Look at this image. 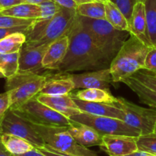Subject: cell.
<instances>
[{
    "mask_svg": "<svg viewBox=\"0 0 156 156\" xmlns=\"http://www.w3.org/2000/svg\"><path fill=\"white\" fill-rule=\"evenodd\" d=\"M151 73H152L153 74H154V75H155V76H156V73H153V72H151Z\"/></svg>",
    "mask_w": 156,
    "mask_h": 156,
    "instance_id": "cell-50",
    "label": "cell"
},
{
    "mask_svg": "<svg viewBox=\"0 0 156 156\" xmlns=\"http://www.w3.org/2000/svg\"><path fill=\"white\" fill-rule=\"evenodd\" d=\"M144 69L156 73V46H152L149 48L145 57Z\"/></svg>",
    "mask_w": 156,
    "mask_h": 156,
    "instance_id": "cell-34",
    "label": "cell"
},
{
    "mask_svg": "<svg viewBox=\"0 0 156 156\" xmlns=\"http://www.w3.org/2000/svg\"><path fill=\"white\" fill-rule=\"evenodd\" d=\"M36 19H22L0 13V28H10L20 26L31 25Z\"/></svg>",
    "mask_w": 156,
    "mask_h": 156,
    "instance_id": "cell-31",
    "label": "cell"
},
{
    "mask_svg": "<svg viewBox=\"0 0 156 156\" xmlns=\"http://www.w3.org/2000/svg\"><path fill=\"white\" fill-rule=\"evenodd\" d=\"M106 20L116 29L129 31V24L125 15L116 5L109 0L104 3Z\"/></svg>",
    "mask_w": 156,
    "mask_h": 156,
    "instance_id": "cell-24",
    "label": "cell"
},
{
    "mask_svg": "<svg viewBox=\"0 0 156 156\" xmlns=\"http://www.w3.org/2000/svg\"><path fill=\"white\" fill-rule=\"evenodd\" d=\"M0 13L22 19H38L41 18L39 5L30 3H21L9 9H3Z\"/></svg>",
    "mask_w": 156,
    "mask_h": 156,
    "instance_id": "cell-22",
    "label": "cell"
},
{
    "mask_svg": "<svg viewBox=\"0 0 156 156\" xmlns=\"http://www.w3.org/2000/svg\"><path fill=\"white\" fill-rule=\"evenodd\" d=\"M0 141L4 147L13 155H22L35 148L27 140L10 134H0Z\"/></svg>",
    "mask_w": 156,
    "mask_h": 156,
    "instance_id": "cell-20",
    "label": "cell"
},
{
    "mask_svg": "<svg viewBox=\"0 0 156 156\" xmlns=\"http://www.w3.org/2000/svg\"><path fill=\"white\" fill-rule=\"evenodd\" d=\"M38 5L41 11V19H50L61 9V6L53 0H48Z\"/></svg>",
    "mask_w": 156,
    "mask_h": 156,
    "instance_id": "cell-32",
    "label": "cell"
},
{
    "mask_svg": "<svg viewBox=\"0 0 156 156\" xmlns=\"http://www.w3.org/2000/svg\"><path fill=\"white\" fill-rule=\"evenodd\" d=\"M26 41V35L15 33L0 40V53H12L18 52Z\"/></svg>",
    "mask_w": 156,
    "mask_h": 156,
    "instance_id": "cell-27",
    "label": "cell"
},
{
    "mask_svg": "<svg viewBox=\"0 0 156 156\" xmlns=\"http://www.w3.org/2000/svg\"><path fill=\"white\" fill-rule=\"evenodd\" d=\"M28 121L42 138L44 145L61 153L70 156H98L96 152L76 143L67 127L47 126Z\"/></svg>",
    "mask_w": 156,
    "mask_h": 156,
    "instance_id": "cell-6",
    "label": "cell"
},
{
    "mask_svg": "<svg viewBox=\"0 0 156 156\" xmlns=\"http://www.w3.org/2000/svg\"><path fill=\"white\" fill-rule=\"evenodd\" d=\"M18 59L19 51L12 53H0V70L6 79L18 73Z\"/></svg>",
    "mask_w": 156,
    "mask_h": 156,
    "instance_id": "cell-28",
    "label": "cell"
},
{
    "mask_svg": "<svg viewBox=\"0 0 156 156\" xmlns=\"http://www.w3.org/2000/svg\"><path fill=\"white\" fill-rule=\"evenodd\" d=\"M36 149L47 156H70V155H65V154L61 153V152L54 150V149H52V148L49 147V146H47V145H44V146H42V147L36 148Z\"/></svg>",
    "mask_w": 156,
    "mask_h": 156,
    "instance_id": "cell-37",
    "label": "cell"
},
{
    "mask_svg": "<svg viewBox=\"0 0 156 156\" xmlns=\"http://www.w3.org/2000/svg\"><path fill=\"white\" fill-rule=\"evenodd\" d=\"M100 148L109 156L127 155L138 151L136 137L127 136H102Z\"/></svg>",
    "mask_w": 156,
    "mask_h": 156,
    "instance_id": "cell-13",
    "label": "cell"
},
{
    "mask_svg": "<svg viewBox=\"0 0 156 156\" xmlns=\"http://www.w3.org/2000/svg\"><path fill=\"white\" fill-rule=\"evenodd\" d=\"M153 133L156 134V122H155V125H154V131H153Z\"/></svg>",
    "mask_w": 156,
    "mask_h": 156,
    "instance_id": "cell-46",
    "label": "cell"
},
{
    "mask_svg": "<svg viewBox=\"0 0 156 156\" xmlns=\"http://www.w3.org/2000/svg\"><path fill=\"white\" fill-rule=\"evenodd\" d=\"M0 156H12V154L4 147L1 141H0Z\"/></svg>",
    "mask_w": 156,
    "mask_h": 156,
    "instance_id": "cell-41",
    "label": "cell"
},
{
    "mask_svg": "<svg viewBox=\"0 0 156 156\" xmlns=\"http://www.w3.org/2000/svg\"><path fill=\"white\" fill-rule=\"evenodd\" d=\"M144 5L148 38L152 46H156V0H145Z\"/></svg>",
    "mask_w": 156,
    "mask_h": 156,
    "instance_id": "cell-26",
    "label": "cell"
},
{
    "mask_svg": "<svg viewBox=\"0 0 156 156\" xmlns=\"http://www.w3.org/2000/svg\"><path fill=\"white\" fill-rule=\"evenodd\" d=\"M78 17L91 37L95 45L110 64L128 38L130 32L117 30L106 19H93L80 15Z\"/></svg>",
    "mask_w": 156,
    "mask_h": 156,
    "instance_id": "cell-4",
    "label": "cell"
},
{
    "mask_svg": "<svg viewBox=\"0 0 156 156\" xmlns=\"http://www.w3.org/2000/svg\"><path fill=\"white\" fill-rule=\"evenodd\" d=\"M47 1H48V0H25L26 3H30V4L34 5H40Z\"/></svg>",
    "mask_w": 156,
    "mask_h": 156,
    "instance_id": "cell-42",
    "label": "cell"
},
{
    "mask_svg": "<svg viewBox=\"0 0 156 156\" xmlns=\"http://www.w3.org/2000/svg\"><path fill=\"white\" fill-rule=\"evenodd\" d=\"M9 94L7 91L0 94V129H1V124L3 118L5 117L6 111L9 109Z\"/></svg>",
    "mask_w": 156,
    "mask_h": 156,
    "instance_id": "cell-36",
    "label": "cell"
},
{
    "mask_svg": "<svg viewBox=\"0 0 156 156\" xmlns=\"http://www.w3.org/2000/svg\"><path fill=\"white\" fill-rule=\"evenodd\" d=\"M111 2L116 5L118 9L125 15L126 19L129 22L133 9L137 3V0H110Z\"/></svg>",
    "mask_w": 156,
    "mask_h": 156,
    "instance_id": "cell-33",
    "label": "cell"
},
{
    "mask_svg": "<svg viewBox=\"0 0 156 156\" xmlns=\"http://www.w3.org/2000/svg\"><path fill=\"white\" fill-rule=\"evenodd\" d=\"M121 82L126 85L133 92L136 93L142 103L156 109V93L154 91L144 86L132 77L124 79Z\"/></svg>",
    "mask_w": 156,
    "mask_h": 156,
    "instance_id": "cell-23",
    "label": "cell"
},
{
    "mask_svg": "<svg viewBox=\"0 0 156 156\" xmlns=\"http://www.w3.org/2000/svg\"><path fill=\"white\" fill-rule=\"evenodd\" d=\"M147 156H156V155H152V154H148L147 155Z\"/></svg>",
    "mask_w": 156,
    "mask_h": 156,
    "instance_id": "cell-47",
    "label": "cell"
},
{
    "mask_svg": "<svg viewBox=\"0 0 156 156\" xmlns=\"http://www.w3.org/2000/svg\"><path fill=\"white\" fill-rule=\"evenodd\" d=\"M36 98L44 105L50 107L57 112L70 118L73 115L80 114L81 111L78 109L74 103L71 94L61 96H48L38 94Z\"/></svg>",
    "mask_w": 156,
    "mask_h": 156,
    "instance_id": "cell-17",
    "label": "cell"
},
{
    "mask_svg": "<svg viewBox=\"0 0 156 156\" xmlns=\"http://www.w3.org/2000/svg\"><path fill=\"white\" fill-rule=\"evenodd\" d=\"M46 76L47 80L38 94L48 96H61L69 94L74 90V84L69 73Z\"/></svg>",
    "mask_w": 156,
    "mask_h": 156,
    "instance_id": "cell-15",
    "label": "cell"
},
{
    "mask_svg": "<svg viewBox=\"0 0 156 156\" xmlns=\"http://www.w3.org/2000/svg\"><path fill=\"white\" fill-rule=\"evenodd\" d=\"M69 76L74 84V90L86 88L110 90V84L113 83L110 67L80 74L69 73Z\"/></svg>",
    "mask_w": 156,
    "mask_h": 156,
    "instance_id": "cell-11",
    "label": "cell"
},
{
    "mask_svg": "<svg viewBox=\"0 0 156 156\" xmlns=\"http://www.w3.org/2000/svg\"><path fill=\"white\" fill-rule=\"evenodd\" d=\"M46 80V76L30 72L18 71L16 74L7 78L6 90L9 94V109L17 110L38 95Z\"/></svg>",
    "mask_w": 156,
    "mask_h": 156,
    "instance_id": "cell-5",
    "label": "cell"
},
{
    "mask_svg": "<svg viewBox=\"0 0 156 156\" xmlns=\"http://www.w3.org/2000/svg\"><path fill=\"white\" fill-rule=\"evenodd\" d=\"M138 150L156 155V134L154 133L141 135L136 138Z\"/></svg>",
    "mask_w": 156,
    "mask_h": 156,
    "instance_id": "cell-29",
    "label": "cell"
},
{
    "mask_svg": "<svg viewBox=\"0 0 156 156\" xmlns=\"http://www.w3.org/2000/svg\"><path fill=\"white\" fill-rule=\"evenodd\" d=\"M69 47L67 35L49 44L42 60L44 69L57 70L67 54Z\"/></svg>",
    "mask_w": 156,
    "mask_h": 156,
    "instance_id": "cell-16",
    "label": "cell"
},
{
    "mask_svg": "<svg viewBox=\"0 0 156 156\" xmlns=\"http://www.w3.org/2000/svg\"><path fill=\"white\" fill-rule=\"evenodd\" d=\"M129 32L148 47H152L147 31L146 18L144 2H137L129 20Z\"/></svg>",
    "mask_w": 156,
    "mask_h": 156,
    "instance_id": "cell-18",
    "label": "cell"
},
{
    "mask_svg": "<svg viewBox=\"0 0 156 156\" xmlns=\"http://www.w3.org/2000/svg\"><path fill=\"white\" fill-rule=\"evenodd\" d=\"M123 156H133V154H130V155H123Z\"/></svg>",
    "mask_w": 156,
    "mask_h": 156,
    "instance_id": "cell-49",
    "label": "cell"
},
{
    "mask_svg": "<svg viewBox=\"0 0 156 156\" xmlns=\"http://www.w3.org/2000/svg\"><path fill=\"white\" fill-rule=\"evenodd\" d=\"M74 9L61 7L50 19L38 18L30 26L24 44L32 47L50 44L68 34L76 18Z\"/></svg>",
    "mask_w": 156,
    "mask_h": 156,
    "instance_id": "cell-2",
    "label": "cell"
},
{
    "mask_svg": "<svg viewBox=\"0 0 156 156\" xmlns=\"http://www.w3.org/2000/svg\"><path fill=\"white\" fill-rule=\"evenodd\" d=\"M14 111L27 120L43 126L68 127L73 123L68 117L40 102L36 96Z\"/></svg>",
    "mask_w": 156,
    "mask_h": 156,
    "instance_id": "cell-7",
    "label": "cell"
},
{
    "mask_svg": "<svg viewBox=\"0 0 156 156\" xmlns=\"http://www.w3.org/2000/svg\"><path fill=\"white\" fill-rule=\"evenodd\" d=\"M3 78H5L4 74L2 73V72L0 71V79H3Z\"/></svg>",
    "mask_w": 156,
    "mask_h": 156,
    "instance_id": "cell-45",
    "label": "cell"
},
{
    "mask_svg": "<svg viewBox=\"0 0 156 156\" xmlns=\"http://www.w3.org/2000/svg\"><path fill=\"white\" fill-rule=\"evenodd\" d=\"M131 77L156 93V76L152 73L146 69H140Z\"/></svg>",
    "mask_w": 156,
    "mask_h": 156,
    "instance_id": "cell-30",
    "label": "cell"
},
{
    "mask_svg": "<svg viewBox=\"0 0 156 156\" xmlns=\"http://www.w3.org/2000/svg\"><path fill=\"white\" fill-rule=\"evenodd\" d=\"M53 1L61 7L66 8V9L76 10L78 6V5L73 0H53Z\"/></svg>",
    "mask_w": 156,
    "mask_h": 156,
    "instance_id": "cell-39",
    "label": "cell"
},
{
    "mask_svg": "<svg viewBox=\"0 0 156 156\" xmlns=\"http://www.w3.org/2000/svg\"><path fill=\"white\" fill-rule=\"evenodd\" d=\"M71 96L76 107L81 112L91 114V115L113 117V118L123 120V111L120 108H118L116 105L85 101L76 98L73 94H71Z\"/></svg>",
    "mask_w": 156,
    "mask_h": 156,
    "instance_id": "cell-14",
    "label": "cell"
},
{
    "mask_svg": "<svg viewBox=\"0 0 156 156\" xmlns=\"http://www.w3.org/2000/svg\"><path fill=\"white\" fill-rule=\"evenodd\" d=\"M0 71H1V70H0Z\"/></svg>",
    "mask_w": 156,
    "mask_h": 156,
    "instance_id": "cell-51",
    "label": "cell"
},
{
    "mask_svg": "<svg viewBox=\"0 0 156 156\" xmlns=\"http://www.w3.org/2000/svg\"><path fill=\"white\" fill-rule=\"evenodd\" d=\"M21 3H26L25 0H0V12Z\"/></svg>",
    "mask_w": 156,
    "mask_h": 156,
    "instance_id": "cell-38",
    "label": "cell"
},
{
    "mask_svg": "<svg viewBox=\"0 0 156 156\" xmlns=\"http://www.w3.org/2000/svg\"><path fill=\"white\" fill-rule=\"evenodd\" d=\"M130 34L117 54L110 64L113 83L122 82L145 69V60L149 48Z\"/></svg>",
    "mask_w": 156,
    "mask_h": 156,
    "instance_id": "cell-3",
    "label": "cell"
},
{
    "mask_svg": "<svg viewBox=\"0 0 156 156\" xmlns=\"http://www.w3.org/2000/svg\"><path fill=\"white\" fill-rule=\"evenodd\" d=\"M67 131L76 143L84 147L90 148L102 145V136L87 125L73 122L71 126L67 127Z\"/></svg>",
    "mask_w": 156,
    "mask_h": 156,
    "instance_id": "cell-19",
    "label": "cell"
},
{
    "mask_svg": "<svg viewBox=\"0 0 156 156\" xmlns=\"http://www.w3.org/2000/svg\"><path fill=\"white\" fill-rule=\"evenodd\" d=\"M114 105L123 111V121L139 129L142 135L153 133L156 122V109L142 108L123 98H116Z\"/></svg>",
    "mask_w": 156,
    "mask_h": 156,
    "instance_id": "cell-9",
    "label": "cell"
},
{
    "mask_svg": "<svg viewBox=\"0 0 156 156\" xmlns=\"http://www.w3.org/2000/svg\"><path fill=\"white\" fill-rule=\"evenodd\" d=\"M76 98L85 101L99 102L114 105L116 98H115L109 90L102 88H86L80 90L75 94H73Z\"/></svg>",
    "mask_w": 156,
    "mask_h": 156,
    "instance_id": "cell-21",
    "label": "cell"
},
{
    "mask_svg": "<svg viewBox=\"0 0 156 156\" xmlns=\"http://www.w3.org/2000/svg\"><path fill=\"white\" fill-rule=\"evenodd\" d=\"M12 156H47V155H45L44 154H43L42 152H40L39 150H38L36 148H35V149H32V150L30 151V152H26V153L22 154V155H12Z\"/></svg>",
    "mask_w": 156,
    "mask_h": 156,
    "instance_id": "cell-40",
    "label": "cell"
},
{
    "mask_svg": "<svg viewBox=\"0 0 156 156\" xmlns=\"http://www.w3.org/2000/svg\"><path fill=\"white\" fill-rule=\"evenodd\" d=\"M145 0H137V2H144Z\"/></svg>",
    "mask_w": 156,
    "mask_h": 156,
    "instance_id": "cell-48",
    "label": "cell"
},
{
    "mask_svg": "<svg viewBox=\"0 0 156 156\" xmlns=\"http://www.w3.org/2000/svg\"><path fill=\"white\" fill-rule=\"evenodd\" d=\"M93 2H102V3H105L107 1H109V0H93Z\"/></svg>",
    "mask_w": 156,
    "mask_h": 156,
    "instance_id": "cell-44",
    "label": "cell"
},
{
    "mask_svg": "<svg viewBox=\"0 0 156 156\" xmlns=\"http://www.w3.org/2000/svg\"><path fill=\"white\" fill-rule=\"evenodd\" d=\"M80 16L93 19H106L104 3L99 2H89L78 5L76 9Z\"/></svg>",
    "mask_w": 156,
    "mask_h": 156,
    "instance_id": "cell-25",
    "label": "cell"
},
{
    "mask_svg": "<svg viewBox=\"0 0 156 156\" xmlns=\"http://www.w3.org/2000/svg\"><path fill=\"white\" fill-rule=\"evenodd\" d=\"M49 44L32 47L24 44L19 50L18 71L38 73L44 69L42 60Z\"/></svg>",
    "mask_w": 156,
    "mask_h": 156,
    "instance_id": "cell-12",
    "label": "cell"
},
{
    "mask_svg": "<svg viewBox=\"0 0 156 156\" xmlns=\"http://www.w3.org/2000/svg\"><path fill=\"white\" fill-rule=\"evenodd\" d=\"M73 1H74L77 5H80V4H83V3L89 2H93V0H73Z\"/></svg>",
    "mask_w": 156,
    "mask_h": 156,
    "instance_id": "cell-43",
    "label": "cell"
},
{
    "mask_svg": "<svg viewBox=\"0 0 156 156\" xmlns=\"http://www.w3.org/2000/svg\"><path fill=\"white\" fill-rule=\"evenodd\" d=\"M31 25L20 26V27H10V28H0V40L15 33H23L27 35Z\"/></svg>",
    "mask_w": 156,
    "mask_h": 156,
    "instance_id": "cell-35",
    "label": "cell"
},
{
    "mask_svg": "<svg viewBox=\"0 0 156 156\" xmlns=\"http://www.w3.org/2000/svg\"><path fill=\"white\" fill-rule=\"evenodd\" d=\"M67 36L69 37L68 50L57 71L70 73L94 71L110 67V63L95 45L77 15Z\"/></svg>",
    "mask_w": 156,
    "mask_h": 156,
    "instance_id": "cell-1",
    "label": "cell"
},
{
    "mask_svg": "<svg viewBox=\"0 0 156 156\" xmlns=\"http://www.w3.org/2000/svg\"><path fill=\"white\" fill-rule=\"evenodd\" d=\"M69 119L75 123L90 126L101 136L119 135L137 138L142 135L139 129L129 126L123 120L113 117L95 116L81 112L80 114L72 116Z\"/></svg>",
    "mask_w": 156,
    "mask_h": 156,
    "instance_id": "cell-8",
    "label": "cell"
},
{
    "mask_svg": "<svg viewBox=\"0 0 156 156\" xmlns=\"http://www.w3.org/2000/svg\"><path fill=\"white\" fill-rule=\"evenodd\" d=\"M6 133L22 138L35 148L42 147L44 142L27 120L12 110L6 111L1 124L0 134Z\"/></svg>",
    "mask_w": 156,
    "mask_h": 156,
    "instance_id": "cell-10",
    "label": "cell"
}]
</instances>
